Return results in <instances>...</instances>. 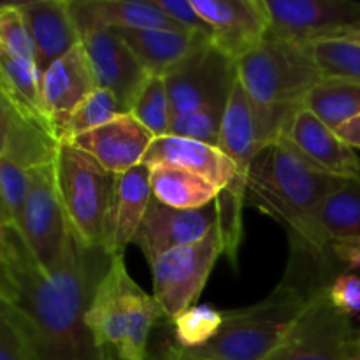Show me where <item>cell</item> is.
Here are the masks:
<instances>
[{
    "label": "cell",
    "mask_w": 360,
    "mask_h": 360,
    "mask_svg": "<svg viewBox=\"0 0 360 360\" xmlns=\"http://www.w3.org/2000/svg\"><path fill=\"white\" fill-rule=\"evenodd\" d=\"M218 221L220 211L217 202L200 210H174L151 197L134 245L141 248L151 264L169 250L204 239L217 227Z\"/></svg>",
    "instance_id": "obj_15"
},
{
    "label": "cell",
    "mask_w": 360,
    "mask_h": 360,
    "mask_svg": "<svg viewBox=\"0 0 360 360\" xmlns=\"http://www.w3.org/2000/svg\"><path fill=\"white\" fill-rule=\"evenodd\" d=\"M326 81L360 84V46L340 37L306 42Z\"/></svg>",
    "instance_id": "obj_27"
},
{
    "label": "cell",
    "mask_w": 360,
    "mask_h": 360,
    "mask_svg": "<svg viewBox=\"0 0 360 360\" xmlns=\"http://www.w3.org/2000/svg\"><path fill=\"white\" fill-rule=\"evenodd\" d=\"M280 137L319 171L334 178L360 181V157L354 148L343 143L336 130L304 105L292 112Z\"/></svg>",
    "instance_id": "obj_14"
},
{
    "label": "cell",
    "mask_w": 360,
    "mask_h": 360,
    "mask_svg": "<svg viewBox=\"0 0 360 360\" xmlns=\"http://www.w3.org/2000/svg\"><path fill=\"white\" fill-rule=\"evenodd\" d=\"M28 193V171L0 157V199L9 214L11 225L18 227Z\"/></svg>",
    "instance_id": "obj_33"
},
{
    "label": "cell",
    "mask_w": 360,
    "mask_h": 360,
    "mask_svg": "<svg viewBox=\"0 0 360 360\" xmlns=\"http://www.w3.org/2000/svg\"><path fill=\"white\" fill-rule=\"evenodd\" d=\"M127 112L115 94L104 90V88H95L70 116L69 123L65 125L60 141H70L74 137L86 134L90 130L98 129L105 123L112 122L120 115Z\"/></svg>",
    "instance_id": "obj_28"
},
{
    "label": "cell",
    "mask_w": 360,
    "mask_h": 360,
    "mask_svg": "<svg viewBox=\"0 0 360 360\" xmlns=\"http://www.w3.org/2000/svg\"><path fill=\"white\" fill-rule=\"evenodd\" d=\"M18 6L30 32L41 74L81 42L69 0H34Z\"/></svg>",
    "instance_id": "obj_22"
},
{
    "label": "cell",
    "mask_w": 360,
    "mask_h": 360,
    "mask_svg": "<svg viewBox=\"0 0 360 360\" xmlns=\"http://www.w3.org/2000/svg\"><path fill=\"white\" fill-rule=\"evenodd\" d=\"M171 322L174 327V343L185 350H195L220 333L224 311L210 304H195Z\"/></svg>",
    "instance_id": "obj_29"
},
{
    "label": "cell",
    "mask_w": 360,
    "mask_h": 360,
    "mask_svg": "<svg viewBox=\"0 0 360 360\" xmlns=\"http://www.w3.org/2000/svg\"><path fill=\"white\" fill-rule=\"evenodd\" d=\"M162 319L160 304L134 281L123 255L109 259L84 315L95 345L118 360H146L151 333Z\"/></svg>",
    "instance_id": "obj_5"
},
{
    "label": "cell",
    "mask_w": 360,
    "mask_h": 360,
    "mask_svg": "<svg viewBox=\"0 0 360 360\" xmlns=\"http://www.w3.org/2000/svg\"><path fill=\"white\" fill-rule=\"evenodd\" d=\"M16 231L42 269L49 273L58 266L70 231L60 202L53 162L28 171V193Z\"/></svg>",
    "instance_id": "obj_9"
},
{
    "label": "cell",
    "mask_w": 360,
    "mask_h": 360,
    "mask_svg": "<svg viewBox=\"0 0 360 360\" xmlns=\"http://www.w3.org/2000/svg\"><path fill=\"white\" fill-rule=\"evenodd\" d=\"M334 37H340V39H347V41L355 42V44L360 46V28H354V30H345L341 34L334 35Z\"/></svg>",
    "instance_id": "obj_41"
},
{
    "label": "cell",
    "mask_w": 360,
    "mask_h": 360,
    "mask_svg": "<svg viewBox=\"0 0 360 360\" xmlns=\"http://www.w3.org/2000/svg\"><path fill=\"white\" fill-rule=\"evenodd\" d=\"M327 285L304 280L290 267L266 299L224 311L220 333L204 347L186 352L202 360H267L283 343L313 295Z\"/></svg>",
    "instance_id": "obj_2"
},
{
    "label": "cell",
    "mask_w": 360,
    "mask_h": 360,
    "mask_svg": "<svg viewBox=\"0 0 360 360\" xmlns=\"http://www.w3.org/2000/svg\"><path fill=\"white\" fill-rule=\"evenodd\" d=\"M6 225H11L9 214H7L6 207H4L2 199H0V227H6Z\"/></svg>",
    "instance_id": "obj_42"
},
{
    "label": "cell",
    "mask_w": 360,
    "mask_h": 360,
    "mask_svg": "<svg viewBox=\"0 0 360 360\" xmlns=\"http://www.w3.org/2000/svg\"><path fill=\"white\" fill-rule=\"evenodd\" d=\"M130 115L139 120L153 137H164L171 132L172 108L164 77L151 76L134 102Z\"/></svg>",
    "instance_id": "obj_30"
},
{
    "label": "cell",
    "mask_w": 360,
    "mask_h": 360,
    "mask_svg": "<svg viewBox=\"0 0 360 360\" xmlns=\"http://www.w3.org/2000/svg\"><path fill=\"white\" fill-rule=\"evenodd\" d=\"M211 27V44L236 63L269 37L262 0H192Z\"/></svg>",
    "instance_id": "obj_13"
},
{
    "label": "cell",
    "mask_w": 360,
    "mask_h": 360,
    "mask_svg": "<svg viewBox=\"0 0 360 360\" xmlns=\"http://www.w3.org/2000/svg\"><path fill=\"white\" fill-rule=\"evenodd\" d=\"M330 257L350 269L360 267V239H343L330 245Z\"/></svg>",
    "instance_id": "obj_37"
},
{
    "label": "cell",
    "mask_w": 360,
    "mask_h": 360,
    "mask_svg": "<svg viewBox=\"0 0 360 360\" xmlns=\"http://www.w3.org/2000/svg\"><path fill=\"white\" fill-rule=\"evenodd\" d=\"M0 49L18 58L35 62L34 42L18 4L0 6Z\"/></svg>",
    "instance_id": "obj_32"
},
{
    "label": "cell",
    "mask_w": 360,
    "mask_h": 360,
    "mask_svg": "<svg viewBox=\"0 0 360 360\" xmlns=\"http://www.w3.org/2000/svg\"><path fill=\"white\" fill-rule=\"evenodd\" d=\"M97 88L83 42L60 56L41 77V109L60 141L77 105Z\"/></svg>",
    "instance_id": "obj_16"
},
{
    "label": "cell",
    "mask_w": 360,
    "mask_h": 360,
    "mask_svg": "<svg viewBox=\"0 0 360 360\" xmlns=\"http://www.w3.org/2000/svg\"><path fill=\"white\" fill-rule=\"evenodd\" d=\"M336 134L348 146L354 148V150H360V115L341 123L336 129Z\"/></svg>",
    "instance_id": "obj_38"
},
{
    "label": "cell",
    "mask_w": 360,
    "mask_h": 360,
    "mask_svg": "<svg viewBox=\"0 0 360 360\" xmlns=\"http://www.w3.org/2000/svg\"><path fill=\"white\" fill-rule=\"evenodd\" d=\"M146 360H202V359L193 357V355H190L185 348L178 347L176 343H171L167 345V347L162 348V350H158L157 354L148 355Z\"/></svg>",
    "instance_id": "obj_39"
},
{
    "label": "cell",
    "mask_w": 360,
    "mask_h": 360,
    "mask_svg": "<svg viewBox=\"0 0 360 360\" xmlns=\"http://www.w3.org/2000/svg\"><path fill=\"white\" fill-rule=\"evenodd\" d=\"M359 360H360V340H359Z\"/></svg>",
    "instance_id": "obj_43"
},
{
    "label": "cell",
    "mask_w": 360,
    "mask_h": 360,
    "mask_svg": "<svg viewBox=\"0 0 360 360\" xmlns=\"http://www.w3.org/2000/svg\"><path fill=\"white\" fill-rule=\"evenodd\" d=\"M55 178L70 234L86 250H101L112 174L69 141L56 148Z\"/></svg>",
    "instance_id": "obj_6"
},
{
    "label": "cell",
    "mask_w": 360,
    "mask_h": 360,
    "mask_svg": "<svg viewBox=\"0 0 360 360\" xmlns=\"http://www.w3.org/2000/svg\"><path fill=\"white\" fill-rule=\"evenodd\" d=\"M225 252V236L217 225L200 241L169 250L150 264L153 297L165 319H176L179 313L195 306L214 264Z\"/></svg>",
    "instance_id": "obj_7"
},
{
    "label": "cell",
    "mask_w": 360,
    "mask_h": 360,
    "mask_svg": "<svg viewBox=\"0 0 360 360\" xmlns=\"http://www.w3.org/2000/svg\"><path fill=\"white\" fill-rule=\"evenodd\" d=\"M86 250L69 234L55 269L39 266L14 225L0 227V262L13 281L14 297L0 304L23 341L28 360H118L101 350L84 315L101 276Z\"/></svg>",
    "instance_id": "obj_1"
},
{
    "label": "cell",
    "mask_w": 360,
    "mask_h": 360,
    "mask_svg": "<svg viewBox=\"0 0 360 360\" xmlns=\"http://www.w3.org/2000/svg\"><path fill=\"white\" fill-rule=\"evenodd\" d=\"M150 167L144 164L112 176V190L104 218L101 252L108 259L122 257L134 245L151 200Z\"/></svg>",
    "instance_id": "obj_18"
},
{
    "label": "cell",
    "mask_w": 360,
    "mask_h": 360,
    "mask_svg": "<svg viewBox=\"0 0 360 360\" xmlns=\"http://www.w3.org/2000/svg\"><path fill=\"white\" fill-rule=\"evenodd\" d=\"M329 302L350 319L360 315V276L354 273H341L330 280L327 287Z\"/></svg>",
    "instance_id": "obj_34"
},
{
    "label": "cell",
    "mask_w": 360,
    "mask_h": 360,
    "mask_svg": "<svg viewBox=\"0 0 360 360\" xmlns=\"http://www.w3.org/2000/svg\"><path fill=\"white\" fill-rule=\"evenodd\" d=\"M329 287V285H327ZM320 288L295 326L267 360H359L360 330Z\"/></svg>",
    "instance_id": "obj_8"
},
{
    "label": "cell",
    "mask_w": 360,
    "mask_h": 360,
    "mask_svg": "<svg viewBox=\"0 0 360 360\" xmlns=\"http://www.w3.org/2000/svg\"><path fill=\"white\" fill-rule=\"evenodd\" d=\"M151 195L174 210H200L217 202L221 188L202 176L172 165L150 167Z\"/></svg>",
    "instance_id": "obj_25"
},
{
    "label": "cell",
    "mask_w": 360,
    "mask_h": 360,
    "mask_svg": "<svg viewBox=\"0 0 360 360\" xmlns=\"http://www.w3.org/2000/svg\"><path fill=\"white\" fill-rule=\"evenodd\" d=\"M236 65L267 144L280 139L292 112L323 81L308 46L271 35Z\"/></svg>",
    "instance_id": "obj_3"
},
{
    "label": "cell",
    "mask_w": 360,
    "mask_h": 360,
    "mask_svg": "<svg viewBox=\"0 0 360 360\" xmlns=\"http://www.w3.org/2000/svg\"><path fill=\"white\" fill-rule=\"evenodd\" d=\"M69 7L81 39L95 30H183L153 0H69Z\"/></svg>",
    "instance_id": "obj_21"
},
{
    "label": "cell",
    "mask_w": 360,
    "mask_h": 360,
    "mask_svg": "<svg viewBox=\"0 0 360 360\" xmlns=\"http://www.w3.org/2000/svg\"><path fill=\"white\" fill-rule=\"evenodd\" d=\"M144 165H172L202 176L225 190L238 176L234 162L218 146L178 136L155 137L143 160Z\"/></svg>",
    "instance_id": "obj_23"
},
{
    "label": "cell",
    "mask_w": 360,
    "mask_h": 360,
    "mask_svg": "<svg viewBox=\"0 0 360 360\" xmlns=\"http://www.w3.org/2000/svg\"><path fill=\"white\" fill-rule=\"evenodd\" d=\"M347 179L313 167L290 144L276 139L257 153L246 176V204L283 225L294 238L327 193Z\"/></svg>",
    "instance_id": "obj_4"
},
{
    "label": "cell",
    "mask_w": 360,
    "mask_h": 360,
    "mask_svg": "<svg viewBox=\"0 0 360 360\" xmlns=\"http://www.w3.org/2000/svg\"><path fill=\"white\" fill-rule=\"evenodd\" d=\"M236 77L238 65L234 60L207 42L164 77L172 116L227 102Z\"/></svg>",
    "instance_id": "obj_10"
},
{
    "label": "cell",
    "mask_w": 360,
    "mask_h": 360,
    "mask_svg": "<svg viewBox=\"0 0 360 360\" xmlns=\"http://www.w3.org/2000/svg\"><path fill=\"white\" fill-rule=\"evenodd\" d=\"M13 281H11L9 273H7V269L4 267V264L0 262V304H7V302L13 301Z\"/></svg>",
    "instance_id": "obj_40"
},
{
    "label": "cell",
    "mask_w": 360,
    "mask_h": 360,
    "mask_svg": "<svg viewBox=\"0 0 360 360\" xmlns=\"http://www.w3.org/2000/svg\"><path fill=\"white\" fill-rule=\"evenodd\" d=\"M81 42L97 88L115 94L123 109L130 112L141 90L151 77L148 70L115 30L90 32Z\"/></svg>",
    "instance_id": "obj_17"
},
{
    "label": "cell",
    "mask_w": 360,
    "mask_h": 360,
    "mask_svg": "<svg viewBox=\"0 0 360 360\" xmlns=\"http://www.w3.org/2000/svg\"><path fill=\"white\" fill-rule=\"evenodd\" d=\"M302 105L336 130L341 123L360 115V84L323 79L309 91Z\"/></svg>",
    "instance_id": "obj_26"
},
{
    "label": "cell",
    "mask_w": 360,
    "mask_h": 360,
    "mask_svg": "<svg viewBox=\"0 0 360 360\" xmlns=\"http://www.w3.org/2000/svg\"><path fill=\"white\" fill-rule=\"evenodd\" d=\"M158 9L186 32L206 35L211 39V27L193 7L192 0H153Z\"/></svg>",
    "instance_id": "obj_35"
},
{
    "label": "cell",
    "mask_w": 360,
    "mask_h": 360,
    "mask_svg": "<svg viewBox=\"0 0 360 360\" xmlns=\"http://www.w3.org/2000/svg\"><path fill=\"white\" fill-rule=\"evenodd\" d=\"M0 360H28L23 341L2 308H0Z\"/></svg>",
    "instance_id": "obj_36"
},
{
    "label": "cell",
    "mask_w": 360,
    "mask_h": 360,
    "mask_svg": "<svg viewBox=\"0 0 360 360\" xmlns=\"http://www.w3.org/2000/svg\"><path fill=\"white\" fill-rule=\"evenodd\" d=\"M343 239H360V181L347 179L327 193L301 231L290 238L292 253H302L329 262L330 245Z\"/></svg>",
    "instance_id": "obj_12"
},
{
    "label": "cell",
    "mask_w": 360,
    "mask_h": 360,
    "mask_svg": "<svg viewBox=\"0 0 360 360\" xmlns=\"http://www.w3.org/2000/svg\"><path fill=\"white\" fill-rule=\"evenodd\" d=\"M269 35L306 44L360 28V2L352 0H262Z\"/></svg>",
    "instance_id": "obj_11"
},
{
    "label": "cell",
    "mask_w": 360,
    "mask_h": 360,
    "mask_svg": "<svg viewBox=\"0 0 360 360\" xmlns=\"http://www.w3.org/2000/svg\"><path fill=\"white\" fill-rule=\"evenodd\" d=\"M150 76L165 77L190 55L211 42L206 35L167 28L115 30Z\"/></svg>",
    "instance_id": "obj_24"
},
{
    "label": "cell",
    "mask_w": 360,
    "mask_h": 360,
    "mask_svg": "<svg viewBox=\"0 0 360 360\" xmlns=\"http://www.w3.org/2000/svg\"><path fill=\"white\" fill-rule=\"evenodd\" d=\"M58 143L51 129L25 111L0 83V157L30 171L55 160Z\"/></svg>",
    "instance_id": "obj_19"
},
{
    "label": "cell",
    "mask_w": 360,
    "mask_h": 360,
    "mask_svg": "<svg viewBox=\"0 0 360 360\" xmlns=\"http://www.w3.org/2000/svg\"><path fill=\"white\" fill-rule=\"evenodd\" d=\"M153 134L130 112H123L112 122L74 137L69 143L86 151L108 172L123 174L143 164Z\"/></svg>",
    "instance_id": "obj_20"
},
{
    "label": "cell",
    "mask_w": 360,
    "mask_h": 360,
    "mask_svg": "<svg viewBox=\"0 0 360 360\" xmlns=\"http://www.w3.org/2000/svg\"><path fill=\"white\" fill-rule=\"evenodd\" d=\"M225 105L227 102H220V104L204 105V108L186 112V115H174L171 120V132L169 134L218 146Z\"/></svg>",
    "instance_id": "obj_31"
}]
</instances>
